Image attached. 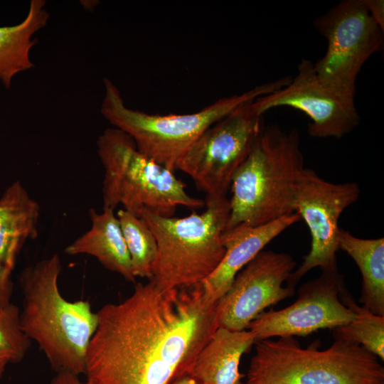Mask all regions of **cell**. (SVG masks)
Instances as JSON below:
<instances>
[{
  "label": "cell",
  "mask_w": 384,
  "mask_h": 384,
  "mask_svg": "<svg viewBox=\"0 0 384 384\" xmlns=\"http://www.w3.org/2000/svg\"><path fill=\"white\" fill-rule=\"evenodd\" d=\"M85 375L91 384H173L191 375L218 328L217 302L201 283L164 289L137 283L124 301L97 311Z\"/></svg>",
  "instance_id": "cell-1"
},
{
  "label": "cell",
  "mask_w": 384,
  "mask_h": 384,
  "mask_svg": "<svg viewBox=\"0 0 384 384\" xmlns=\"http://www.w3.org/2000/svg\"><path fill=\"white\" fill-rule=\"evenodd\" d=\"M61 270L58 254L23 270L21 324L55 373L85 375L87 351L98 317L88 301L70 302L63 297L58 287Z\"/></svg>",
  "instance_id": "cell-2"
},
{
  "label": "cell",
  "mask_w": 384,
  "mask_h": 384,
  "mask_svg": "<svg viewBox=\"0 0 384 384\" xmlns=\"http://www.w3.org/2000/svg\"><path fill=\"white\" fill-rule=\"evenodd\" d=\"M297 129L263 128L235 172L225 228L257 226L295 213L294 196L304 169Z\"/></svg>",
  "instance_id": "cell-3"
},
{
  "label": "cell",
  "mask_w": 384,
  "mask_h": 384,
  "mask_svg": "<svg viewBox=\"0 0 384 384\" xmlns=\"http://www.w3.org/2000/svg\"><path fill=\"white\" fill-rule=\"evenodd\" d=\"M255 344L243 384H384L381 361L353 342L334 339L324 350L293 336Z\"/></svg>",
  "instance_id": "cell-4"
},
{
  "label": "cell",
  "mask_w": 384,
  "mask_h": 384,
  "mask_svg": "<svg viewBox=\"0 0 384 384\" xmlns=\"http://www.w3.org/2000/svg\"><path fill=\"white\" fill-rule=\"evenodd\" d=\"M206 209L183 218L164 216L144 209L141 218L152 231L157 255L151 278L169 289L201 284L218 266L225 248L222 235L230 214L226 196L206 198Z\"/></svg>",
  "instance_id": "cell-5"
},
{
  "label": "cell",
  "mask_w": 384,
  "mask_h": 384,
  "mask_svg": "<svg viewBox=\"0 0 384 384\" xmlns=\"http://www.w3.org/2000/svg\"><path fill=\"white\" fill-rule=\"evenodd\" d=\"M288 82L289 78L284 77L264 83L242 94L219 99L193 113L160 115L127 107L118 87L104 78L100 112L114 127L131 137L139 151L175 172L180 159L208 127L242 103L273 92Z\"/></svg>",
  "instance_id": "cell-6"
},
{
  "label": "cell",
  "mask_w": 384,
  "mask_h": 384,
  "mask_svg": "<svg viewBox=\"0 0 384 384\" xmlns=\"http://www.w3.org/2000/svg\"><path fill=\"white\" fill-rule=\"evenodd\" d=\"M104 168L103 208L123 209L140 217L144 209L173 216L178 206L205 207V201L190 196L174 172L158 164L137 149L124 132L106 129L97 141Z\"/></svg>",
  "instance_id": "cell-7"
},
{
  "label": "cell",
  "mask_w": 384,
  "mask_h": 384,
  "mask_svg": "<svg viewBox=\"0 0 384 384\" xmlns=\"http://www.w3.org/2000/svg\"><path fill=\"white\" fill-rule=\"evenodd\" d=\"M242 103L208 127L178 161L183 171L206 193V198L226 196L233 176L265 127L262 115Z\"/></svg>",
  "instance_id": "cell-8"
},
{
  "label": "cell",
  "mask_w": 384,
  "mask_h": 384,
  "mask_svg": "<svg viewBox=\"0 0 384 384\" xmlns=\"http://www.w3.org/2000/svg\"><path fill=\"white\" fill-rule=\"evenodd\" d=\"M327 41L325 55L314 63L318 76L327 83L356 90L361 68L382 50L384 31L370 16L365 0H343L314 21Z\"/></svg>",
  "instance_id": "cell-9"
},
{
  "label": "cell",
  "mask_w": 384,
  "mask_h": 384,
  "mask_svg": "<svg viewBox=\"0 0 384 384\" xmlns=\"http://www.w3.org/2000/svg\"><path fill=\"white\" fill-rule=\"evenodd\" d=\"M360 193L355 182H329L304 167L297 183L294 209L309 229L311 249L302 265L289 275L287 286L295 288L301 278L315 267L322 271L338 270V220L343 210L358 199Z\"/></svg>",
  "instance_id": "cell-10"
},
{
  "label": "cell",
  "mask_w": 384,
  "mask_h": 384,
  "mask_svg": "<svg viewBox=\"0 0 384 384\" xmlns=\"http://www.w3.org/2000/svg\"><path fill=\"white\" fill-rule=\"evenodd\" d=\"M253 107L260 114L277 107H289L310 119L307 131L315 138L339 139L358 127L360 117L355 92L330 85L316 74L314 63L302 59L297 74L282 88L255 99Z\"/></svg>",
  "instance_id": "cell-11"
},
{
  "label": "cell",
  "mask_w": 384,
  "mask_h": 384,
  "mask_svg": "<svg viewBox=\"0 0 384 384\" xmlns=\"http://www.w3.org/2000/svg\"><path fill=\"white\" fill-rule=\"evenodd\" d=\"M345 287L338 270L322 271L321 275L304 283L297 299L279 309L263 311L247 329L255 341L274 337L305 336L319 329H334L346 325L354 317L340 294Z\"/></svg>",
  "instance_id": "cell-12"
},
{
  "label": "cell",
  "mask_w": 384,
  "mask_h": 384,
  "mask_svg": "<svg viewBox=\"0 0 384 384\" xmlns=\"http://www.w3.org/2000/svg\"><path fill=\"white\" fill-rule=\"evenodd\" d=\"M286 252L262 250L235 276L217 302L218 327L232 331L247 329L265 309L292 297L295 288L286 285L296 267Z\"/></svg>",
  "instance_id": "cell-13"
},
{
  "label": "cell",
  "mask_w": 384,
  "mask_h": 384,
  "mask_svg": "<svg viewBox=\"0 0 384 384\" xmlns=\"http://www.w3.org/2000/svg\"><path fill=\"white\" fill-rule=\"evenodd\" d=\"M301 220L297 213L257 226L238 225L223 232L224 256L201 283L205 296L216 302L228 291L236 274L274 238Z\"/></svg>",
  "instance_id": "cell-14"
},
{
  "label": "cell",
  "mask_w": 384,
  "mask_h": 384,
  "mask_svg": "<svg viewBox=\"0 0 384 384\" xmlns=\"http://www.w3.org/2000/svg\"><path fill=\"white\" fill-rule=\"evenodd\" d=\"M90 229L64 250L69 255L95 257L105 268L117 273L127 281L135 282L131 259L119 221L114 210L103 208L101 213L89 210Z\"/></svg>",
  "instance_id": "cell-15"
},
{
  "label": "cell",
  "mask_w": 384,
  "mask_h": 384,
  "mask_svg": "<svg viewBox=\"0 0 384 384\" xmlns=\"http://www.w3.org/2000/svg\"><path fill=\"white\" fill-rule=\"evenodd\" d=\"M255 342L248 329L218 327L198 353L191 375L199 384H243L240 359Z\"/></svg>",
  "instance_id": "cell-16"
},
{
  "label": "cell",
  "mask_w": 384,
  "mask_h": 384,
  "mask_svg": "<svg viewBox=\"0 0 384 384\" xmlns=\"http://www.w3.org/2000/svg\"><path fill=\"white\" fill-rule=\"evenodd\" d=\"M41 208L19 180L0 197V259L11 270L28 240L38 236Z\"/></svg>",
  "instance_id": "cell-17"
},
{
  "label": "cell",
  "mask_w": 384,
  "mask_h": 384,
  "mask_svg": "<svg viewBox=\"0 0 384 384\" xmlns=\"http://www.w3.org/2000/svg\"><path fill=\"white\" fill-rule=\"evenodd\" d=\"M49 16L46 1L31 0L23 21L0 27V81L6 88L16 74L34 67L30 53L38 40L33 37L46 26Z\"/></svg>",
  "instance_id": "cell-18"
},
{
  "label": "cell",
  "mask_w": 384,
  "mask_h": 384,
  "mask_svg": "<svg viewBox=\"0 0 384 384\" xmlns=\"http://www.w3.org/2000/svg\"><path fill=\"white\" fill-rule=\"evenodd\" d=\"M339 249L356 262L362 276L359 303L384 316V238L363 239L340 229Z\"/></svg>",
  "instance_id": "cell-19"
},
{
  "label": "cell",
  "mask_w": 384,
  "mask_h": 384,
  "mask_svg": "<svg viewBox=\"0 0 384 384\" xmlns=\"http://www.w3.org/2000/svg\"><path fill=\"white\" fill-rule=\"evenodd\" d=\"M342 303L353 313L348 324L332 329L334 339L357 343L384 360V316L377 315L364 306H358L346 287L340 294Z\"/></svg>",
  "instance_id": "cell-20"
},
{
  "label": "cell",
  "mask_w": 384,
  "mask_h": 384,
  "mask_svg": "<svg viewBox=\"0 0 384 384\" xmlns=\"http://www.w3.org/2000/svg\"><path fill=\"white\" fill-rule=\"evenodd\" d=\"M122 234L128 249L134 275L151 278V266L157 255L156 238L146 222L124 210L117 213Z\"/></svg>",
  "instance_id": "cell-21"
},
{
  "label": "cell",
  "mask_w": 384,
  "mask_h": 384,
  "mask_svg": "<svg viewBox=\"0 0 384 384\" xmlns=\"http://www.w3.org/2000/svg\"><path fill=\"white\" fill-rule=\"evenodd\" d=\"M31 341L23 331L20 310L13 303H0V354L11 363H18L26 355Z\"/></svg>",
  "instance_id": "cell-22"
},
{
  "label": "cell",
  "mask_w": 384,
  "mask_h": 384,
  "mask_svg": "<svg viewBox=\"0 0 384 384\" xmlns=\"http://www.w3.org/2000/svg\"><path fill=\"white\" fill-rule=\"evenodd\" d=\"M12 271L0 259V303L11 302Z\"/></svg>",
  "instance_id": "cell-23"
},
{
  "label": "cell",
  "mask_w": 384,
  "mask_h": 384,
  "mask_svg": "<svg viewBox=\"0 0 384 384\" xmlns=\"http://www.w3.org/2000/svg\"><path fill=\"white\" fill-rule=\"evenodd\" d=\"M368 11L372 18L384 31L383 0H365Z\"/></svg>",
  "instance_id": "cell-24"
},
{
  "label": "cell",
  "mask_w": 384,
  "mask_h": 384,
  "mask_svg": "<svg viewBox=\"0 0 384 384\" xmlns=\"http://www.w3.org/2000/svg\"><path fill=\"white\" fill-rule=\"evenodd\" d=\"M49 384H91L87 380H82L79 375L70 372H57Z\"/></svg>",
  "instance_id": "cell-25"
},
{
  "label": "cell",
  "mask_w": 384,
  "mask_h": 384,
  "mask_svg": "<svg viewBox=\"0 0 384 384\" xmlns=\"http://www.w3.org/2000/svg\"><path fill=\"white\" fill-rule=\"evenodd\" d=\"M173 384H199L191 375H186L178 379Z\"/></svg>",
  "instance_id": "cell-26"
},
{
  "label": "cell",
  "mask_w": 384,
  "mask_h": 384,
  "mask_svg": "<svg viewBox=\"0 0 384 384\" xmlns=\"http://www.w3.org/2000/svg\"><path fill=\"white\" fill-rule=\"evenodd\" d=\"M9 363L11 362L8 356L0 354V379L2 377L5 369Z\"/></svg>",
  "instance_id": "cell-27"
}]
</instances>
